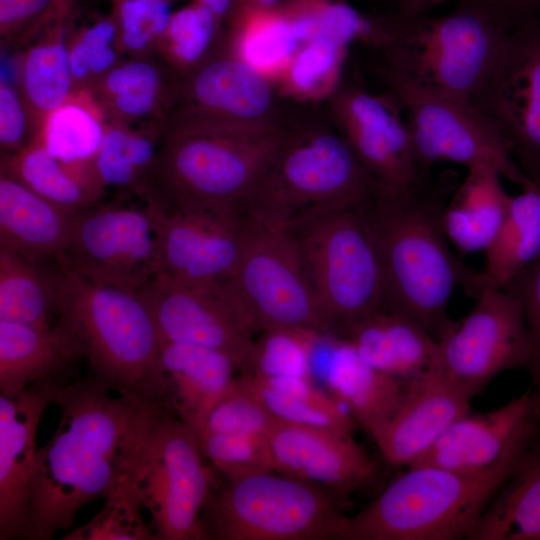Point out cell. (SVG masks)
Instances as JSON below:
<instances>
[{"label":"cell","mask_w":540,"mask_h":540,"mask_svg":"<svg viewBox=\"0 0 540 540\" xmlns=\"http://www.w3.org/2000/svg\"><path fill=\"white\" fill-rule=\"evenodd\" d=\"M93 380L61 385L57 429L37 450L25 539L48 540L69 528L89 502L131 476L150 420L161 405L127 393L113 397Z\"/></svg>","instance_id":"cell-1"},{"label":"cell","mask_w":540,"mask_h":540,"mask_svg":"<svg viewBox=\"0 0 540 540\" xmlns=\"http://www.w3.org/2000/svg\"><path fill=\"white\" fill-rule=\"evenodd\" d=\"M460 183L452 169L421 183L380 185L360 205L374 239L383 276L382 308L422 325L436 340L450 323L447 308L457 287L476 298L482 272L456 258L446 242L443 213Z\"/></svg>","instance_id":"cell-2"},{"label":"cell","mask_w":540,"mask_h":540,"mask_svg":"<svg viewBox=\"0 0 540 540\" xmlns=\"http://www.w3.org/2000/svg\"><path fill=\"white\" fill-rule=\"evenodd\" d=\"M287 119L254 128L173 111L142 198L168 211L244 213Z\"/></svg>","instance_id":"cell-3"},{"label":"cell","mask_w":540,"mask_h":540,"mask_svg":"<svg viewBox=\"0 0 540 540\" xmlns=\"http://www.w3.org/2000/svg\"><path fill=\"white\" fill-rule=\"evenodd\" d=\"M539 433L540 423L528 427L493 464L476 472L409 466L347 518L339 540L466 539Z\"/></svg>","instance_id":"cell-4"},{"label":"cell","mask_w":540,"mask_h":540,"mask_svg":"<svg viewBox=\"0 0 540 540\" xmlns=\"http://www.w3.org/2000/svg\"><path fill=\"white\" fill-rule=\"evenodd\" d=\"M59 270L58 324L75 339L95 379L119 393L167 405L161 338L140 293Z\"/></svg>","instance_id":"cell-5"},{"label":"cell","mask_w":540,"mask_h":540,"mask_svg":"<svg viewBox=\"0 0 540 540\" xmlns=\"http://www.w3.org/2000/svg\"><path fill=\"white\" fill-rule=\"evenodd\" d=\"M379 186L329 120L288 118L244 213L287 228L316 212L360 205Z\"/></svg>","instance_id":"cell-6"},{"label":"cell","mask_w":540,"mask_h":540,"mask_svg":"<svg viewBox=\"0 0 540 540\" xmlns=\"http://www.w3.org/2000/svg\"><path fill=\"white\" fill-rule=\"evenodd\" d=\"M510 29L463 5L437 16L401 14L392 40L376 53L378 73L473 104Z\"/></svg>","instance_id":"cell-7"},{"label":"cell","mask_w":540,"mask_h":540,"mask_svg":"<svg viewBox=\"0 0 540 540\" xmlns=\"http://www.w3.org/2000/svg\"><path fill=\"white\" fill-rule=\"evenodd\" d=\"M360 205L316 212L287 227L321 309L341 337L383 304L381 264Z\"/></svg>","instance_id":"cell-8"},{"label":"cell","mask_w":540,"mask_h":540,"mask_svg":"<svg viewBox=\"0 0 540 540\" xmlns=\"http://www.w3.org/2000/svg\"><path fill=\"white\" fill-rule=\"evenodd\" d=\"M203 511L217 540H339L348 518L327 490L275 471L228 479Z\"/></svg>","instance_id":"cell-9"},{"label":"cell","mask_w":540,"mask_h":540,"mask_svg":"<svg viewBox=\"0 0 540 540\" xmlns=\"http://www.w3.org/2000/svg\"><path fill=\"white\" fill-rule=\"evenodd\" d=\"M195 430L173 417L168 405L154 412L131 479L159 540L207 539L201 513L210 476Z\"/></svg>","instance_id":"cell-10"},{"label":"cell","mask_w":540,"mask_h":540,"mask_svg":"<svg viewBox=\"0 0 540 540\" xmlns=\"http://www.w3.org/2000/svg\"><path fill=\"white\" fill-rule=\"evenodd\" d=\"M379 76L405 113L413 152L424 170L431 171L434 164L444 161L467 169L487 165L521 188L532 183L498 128L473 104L396 76Z\"/></svg>","instance_id":"cell-11"},{"label":"cell","mask_w":540,"mask_h":540,"mask_svg":"<svg viewBox=\"0 0 540 540\" xmlns=\"http://www.w3.org/2000/svg\"><path fill=\"white\" fill-rule=\"evenodd\" d=\"M259 330L293 328L335 335L288 229L243 214L232 279Z\"/></svg>","instance_id":"cell-12"},{"label":"cell","mask_w":540,"mask_h":540,"mask_svg":"<svg viewBox=\"0 0 540 540\" xmlns=\"http://www.w3.org/2000/svg\"><path fill=\"white\" fill-rule=\"evenodd\" d=\"M473 309L437 339L434 367L471 397L503 371L527 367L531 345L519 297L484 287Z\"/></svg>","instance_id":"cell-13"},{"label":"cell","mask_w":540,"mask_h":540,"mask_svg":"<svg viewBox=\"0 0 540 540\" xmlns=\"http://www.w3.org/2000/svg\"><path fill=\"white\" fill-rule=\"evenodd\" d=\"M59 266L103 285L139 291L157 272V246L146 207L99 203L75 211Z\"/></svg>","instance_id":"cell-14"},{"label":"cell","mask_w":540,"mask_h":540,"mask_svg":"<svg viewBox=\"0 0 540 540\" xmlns=\"http://www.w3.org/2000/svg\"><path fill=\"white\" fill-rule=\"evenodd\" d=\"M138 292L153 313L161 342L216 349L245 368L260 330L232 280L186 285L155 276Z\"/></svg>","instance_id":"cell-15"},{"label":"cell","mask_w":540,"mask_h":540,"mask_svg":"<svg viewBox=\"0 0 540 540\" xmlns=\"http://www.w3.org/2000/svg\"><path fill=\"white\" fill-rule=\"evenodd\" d=\"M473 105L498 128L525 176L540 184V15L509 30Z\"/></svg>","instance_id":"cell-16"},{"label":"cell","mask_w":540,"mask_h":540,"mask_svg":"<svg viewBox=\"0 0 540 540\" xmlns=\"http://www.w3.org/2000/svg\"><path fill=\"white\" fill-rule=\"evenodd\" d=\"M326 102L328 120L380 185L406 188L431 177L416 160L403 109L390 92L375 94L342 78Z\"/></svg>","instance_id":"cell-17"},{"label":"cell","mask_w":540,"mask_h":540,"mask_svg":"<svg viewBox=\"0 0 540 540\" xmlns=\"http://www.w3.org/2000/svg\"><path fill=\"white\" fill-rule=\"evenodd\" d=\"M156 246L157 272L186 285L234 278L241 254L244 213L168 211L145 200Z\"/></svg>","instance_id":"cell-18"},{"label":"cell","mask_w":540,"mask_h":540,"mask_svg":"<svg viewBox=\"0 0 540 540\" xmlns=\"http://www.w3.org/2000/svg\"><path fill=\"white\" fill-rule=\"evenodd\" d=\"M276 83L224 47L181 79L174 109L254 128L281 125Z\"/></svg>","instance_id":"cell-19"},{"label":"cell","mask_w":540,"mask_h":540,"mask_svg":"<svg viewBox=\"0 0 540 540\" xmlns=\"http://www.w3.org/2000/svg\"><path fill=\"white\" fill-rule=\"evenodd\" d=\"M275 472L346 496L367 486L378 466L352 437L276 419L266 434Z\"/></svg>","instance_id":"cell-20"},{"label":"cell","mask_w":540,"mask_h":540,"mask_svg":"<svg viewBox=\"0 0 540 540\" xmlns=\"http://www.w3.org/2000/svg\"><path fill=\"white\" fill-rule=\"evenodd\" d=\"M58 381L36 382L14 396L0 395V539H25L36 433L45 408L54 403Z\"/></svg>","instance_id":"cell-21"},{"label":"cell","mask_w":540,"mask_h":540,"mask_svg":"<svg viewBox=\"0 0 540 540\" xmlns=\"http://www.w3.org/2000/svg\"><path fill=\"white\" fill-rule=\"evenodd\" d=\"M311 378L371 437L394 415L406 394L407 383L373 368L346 338L333 334L316 336Z\"/></svg>","instance_id":"cell-22"},{"label":"cell","mask_w":540,"mask_h":540,"mask_svg":"<svg viewBox=\"0 0 540 540\" xmlns=\"http://www.w3.org/2000/svg\"><path fill=\"white\" fill-rule=\"evenodd\" d=\"M471 398L433 366L407 383L402 404L371 438L387 463L410 466L469 412Z\"/></svg>","instance_id":"cell-23"},{"label":"cell","mask_w":540,"mask_h":540,"mask_svg":"<svg viewBox=\"0 0 540 540\" xmlns=\"http://www.w3.org/2000/svg\"><path fill=\"white\" fill-rule=\"evenodd\" d=\"M537 423L540 388L531 384L499 408L460 416L410 466L432 465L459 472L482 470L493 464L519 434Z\"/></svg>","instance_id":"cell-24"},{"label":"cell","mask_w":540,"mask_h":540,"mask_svg":"<svg viewBox=\"0 0 540 540\" xmlns=\"http://www.w3.org/2000/svg\"><path fill=\"white\" fill-rule=\"evenodd\" d=\"M181 79L158 57H127L87 93L107 123L162 135Z\"/></svg>","instance_id":"cell-25"},{"label":"cell","mask_w":540,"mask_h":540,"mask_svg":"<svg viewBox=\"0 0 540 540\" xmlns=\"http://www.w3.org/2000/svg\"><path fill=\"white\" fill-rule=\"evenodd\" d=\"M38 195L12 175L0 172V250L38 263L60 261L73 213Z\"/></svg>","instance_id":"cell-26"},{"label":"cell","mask_w":540,"mask_h":540,"mask_svg":"<svg viewBox=\"0 0 540 540\" xmlns=\"http://www.w3.org/2000/svg\"><path fill=\"white\" fill-rule=\"evenodd\" d=\"M160 367L170 403L195 431L231 387L238 369L226 353L205 346L162 341Z\"/></svg>","instance_id":"cell-27"},{"label":"cell","mask_w":540,"mask_h":540,"mask_svg":"<svg viewBox=\"0 0 540 540\" xmlns=\"http://www.w3.org/2000/svg\"><path fill=\"white\" fill-rule=\"evenodd\" d=\"M373 368L405 383L435 365L437 340L416 321L380 308L344 336Z\"/></svg>","instance_id":"cell-28"},{"label":"cell","mask_w":540,"mask_h":540,"mask_svg":"<svg viewBox=\"0 0 540 540\" xmlns=\"http://www.w3.org/2000/svg\"><path fill=\"white\" fill-rule=\"evenodd\" d=\"M79 356V345L60 324L0 321L1 394L14 396L36 382L57 381Z\"/></svg>","instance_id":"cell-29"},{"label":"cell","mask_w":540,"mask_h":540,"mask_svg":"<svg viewBox=\"0 0 540 540\" xmlns=\"http://www.w3.org/2000/svg\"><path fill=\"white\" fill-rule=\"evenodd\" d=\"M76 1L25 46L18 63L19 92L39 133L47 115L74 94L69 37Z\"/></svg>","instance_id":"cell-30"},{"label":"cell","mask_w":540,"mask_h":540,"mask_svg":"<svg viewBox=\"0 0 540 540\" xmlns=\"http://www.w3.org/2000/svg\"><path fill=\"white\" fill-rule=\"evenodd\" d=\"M303 44L328 37L344 46L362 44L380 52L393 38L401 14L367 13L345 0H285L280 7Z\"/></svg>","instance_id":"cell-31"},{"label":"cell","mask_w":540,"mask_h":540,"mask_svg":"<svg viewBox=\"0 0 540 540\" xmlns=\"http://www.w3.org/2000/svg\"><path fill=\"white\" fill-rule=\"evenodd\" d=\"M498 170L487 165L468 168L443 213L447 238L462 252L485 250L496 236L511 196Z\"/></svg>","instance_id":"cell-32"},{"label":"cell","mask_w":540,"mask_h":540,"mask_svg":"<svg viewBox=\"0 0 540 540\" xmlns=\"http://www.w3.org/2000/svg\"><path fill=\"white\" fill-rule=\"evenodd\" d=\"M466 539L540 540V433Z\"/></svg>","instance_id":"cell-33"},{"label":"cell","mask_w":540,"mask_h":540,"mask_svg":"<svg viewBox=\"0 0 540 540\" xmlns=\"http://www.w3.org/2000/svg\"><path fill=\"white\" fill-rule=\"evenodd\" d=\"M237 378L279 420L349 437L359 426L342 404L311 379L247 372Z\"/></svg>","instance_id":"cell-34"},{"label":"cell","mask_w":540,"mask_h":540,"mask_svg":"<svg viewBox=\"0 0 540 540\" xmlns=\"http://www.w3.org/2000/svg\"><path fill=\"white\" fill-rule=\"evenodd\" d=\"M485 287L504 288L540 256V184L511 196L505 218L484 250Z\"/></svg>","instance_id":"cell-35"},{"label":"cell","mask_w":540,"mask_h":540,"mask_svg":"<svg viewBox=\"0 0 540 540\" xmlns=\"http://www.w3.org/2000/svg\"><path fill=\"white\" fill-rule=\"evenodd\" d=\"M1 170L43 198L71 211L98 204L105 190L94 170L63 164L37 139L14 155L1 157Z\"/></svg>","instance_id":"cell-36"},{"label":"cell","mask_w":540,"mask_h":540,"mask_svg":"<svg viewBox=\"0 0 540 540\" xmlns=\"http://www.w3.org/2000/svg\"><path fill=\"white\" fill-rule=\"evenodd\" d=\"M300 46L279 8L236 9L226 21L223 47L275 83Z\"/></svg>","instance_id":"cell-37"},{"label":"cell","mask_w":540,"mask_h":540,"mask_svg":"<svg viewBox=\"0 0 540 540\" xmlns=\"http://www.w3.org/2000/svg\"><path fill=\"white\" fill-rule=\"evenodd\" d=\"M59 271L0 250V321L50 327L56 312Z\"/></svg>","instance_id":"cell-38"},{"label":"cell","mask_w":540,"mask_h":540,"mask_svg":"<svg viewBox=\"0 0 540 540\" xmlns=\"http://www.w3.org/2000/svg\"><path fill=\"white\" fill-rule=\"evenodd\" d=\"M106 120L87 92L74 93L44 119L36 138L54 158L83 170H94Z\"/></svg>","instance_id":"cell-39"},{"label":"cell","mask_w":540,"mask_h":540,"mask_svg":"<svg viewBox=\"0 0 540 540\" xmlns=\"http://www.w3.org/2000/svg\"><path fill=\"white\" fill-rule=\"evenodd\" d=\"M224 24L198 0L172 12L160 40L158 56L180 79L219 52Z\"/></svg>","instance_id":"cell-40"},{"label":"cell","mask_w":540,"mask_h":540,"mask_svg":"<svg viewBox=\"0 0 540 540\" xmlns=\"http://www.w3.org/2000/svg\"><path fill=\"white\" fill-rule=\"evenodd\" d=\"M160 136L106 122L95 156V172L106 187L143 197Z\"/></svg>","instance_id":"cell-41"},{"label":"cell","mask_w":540,"mask_h":540,"mask_svg":"<svg viewBox=\"0 0 540 540\" xmlns=\"http://www.w3.org/2000/svg\"><path fill=\"white\" fill-rule=\"evenodd\" d=\"M347 48L324 36L301 45L276 82L279 95L300 102L327 100L343 78Z\"/></svg>","instance_id":"cell-42"},{"label":"cell","mask_w":540,"mask_h":540,"mask_svg":"<svg viewBox=\"0 0 540 540\" xmlns=\"http://www.w3.org/2000/svg\"><path fill=\"white\" fill-rule=\"evenodd\" d=\"M76 9L69 37L74 93L93 88L125 55L111 13L89 15L77 24Z\"/></svg>","instance_id":"cell-43"},{"label":"cell","mask_w":540,"mask_h":540,"mask_svg":"<svg viewBox=\"0 0 540 540\" xmlns=\"http://www.w3.org/2000/svg\"><path fill=\"white\" fill-rule=\"evenodd\" d=\"M319 333L293 328L262 329L254 339L247 364L241 371L261 376H296L312 380L311 352Z\"/></svg>","instance_id":"cell-44"},{"label":"cell","mask_w":540,"mask_h":540,"mask_svg":"<svg viewBox=\"0 0 540 540\" xmlns=\"http://www.w3.org/2000/svg\"><path fill=\"white\" fill-rule=\"evenodd\" d=\"M131 476L105 498L102 509L63 540H159L143 520Z\"/></svg>","instance_id":"cell-45"},{"label":"cell","mask_w":540,"mask_h":540,"mask_svg":"<svg viewBox=\"0 0 540 540\" xmlns=\"http://www.w3.org/2000/svg\"><path fill=\"white\" fill-rule=\"evenodd\" d=\"M110 13L127 57L156 56L172 14L170 3L122 0L112 3Z\"/></svg>","instance_id":"cell-46"},{"label":"cell","mask_w":540,"mask_h":540,"mask_svg":"<svg viewBox=\"0 0 540 540\" xmlns=\"http://www.w3.org/2000/svg\"><path fill=\"white\" fill-rule=\"evenodd\" d=\"M203 455L227 479L275 471L266 436L234 433H199Z\"/></svg>","instance_id":"cell-47"},{"label":"cell","mask_w":540,"mask_h":540,"mask_svg":"<svg viewBox=\"0 0 540 540\" xmlns=\"http://www.w3.org/2000/svg\"><path fill=\"white\" fill-rule=\"evenodd\" d=\"M276 419L236 377L195 432L266 436Z\"/></svg>","instance_id":"cell-48"},{"label":"cell","mask_w":540,"mask_h":540,"mask_svg":"<svg viewBox=\"0 0 540 540\" xmlns=\"http://www.w3.org/2000/svg\"><path fill=\"white\" fill-rule=\"evenodd\" d=\"M76 0H0L2 47L23 48Z\"/></svg>","instance_id":"cell-49"},{"label":"cell","mask_w":540,"mask_h":540,"mask_svg":"<svg viewBox=\"0 0 540 540\" xmlns=\"http://www.w3.org/2000/svg\"><path fill=\"white\" fill-rule=\"evenodd\" d=\"M39 135V128L18 89L0 81L1 157L18 153Z\"/></svg>","instance_id":"cell-50"},{"label":"cell","mask_w":540,"mask_h":540,"mask_svg":"<svg viewBox=\"0 0 540 540\" xmlns=\"http://www.w3.org/2000/svg\"><path fill=\"white\" fill-rule=\"evenodd\" d=\"M520 299L531 345L526 367L531 384L540 388V256L507 286Z\"/></svg>","instance_id":"cell-51"},{"label":"cell","mask_w":540,"mask_h":540,"mask_svg":"<svg viewBox=\"0 0 540 540\" xmlns=\"http://www.w3.org/2000/svg\"><path fill=\"white\" fill-rule=\"evenodd\" d=\"M455 5L485 11L512 28L520 22L540 15V0H451Z\"/></svg>","instance_id":"cell-52"},{"label":"cell","mask_w":540,"mask_h":540,"mask_svg":"<svg viewBox=\"0 0 540 540\" xmlns=\"http://www.w3.org/2000/svg\"><path fill=\"white\" fill-rule=\"evenodd\" d=\"M451 0H394V9L406 16L428 14L430 10Z\"/></svg>","instance_id":"cell-53"},{"label":"cell","mask_w":540,"mask_h":540,"mask_svg":"<svg viewBox=\"0 0 540 540\" xmlns=\"http://www.w3.org/2000/svg\"><path fill=\"white\" fill-rule=\"evenodd\" d=\"M209 8L217 18L225 25L229 18L235 0H198Z\"/></svg>","instance_id":"cell-54"},{"label":"cell","mask_w":540,"mask_h":540,"mask_svg":"<svg viewBox=\"0 0 540 540\" xmlns=\"http://www.w3.org/2000/svg\"><path fill=\"white\" fill-rule=\"evenodd\" d=\"M112 3H115V2H118V1H122V0H108ZM139 1H149V2H168V3H171L173 1H176V0H139Z\"/></svg>","instance_id":"cell-55"}]
</instances>
